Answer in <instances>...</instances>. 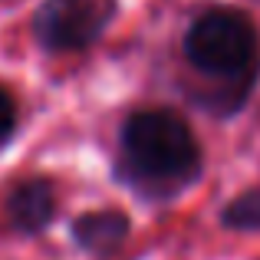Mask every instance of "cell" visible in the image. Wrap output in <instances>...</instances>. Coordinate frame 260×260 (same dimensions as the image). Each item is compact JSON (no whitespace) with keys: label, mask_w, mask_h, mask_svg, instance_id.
Listing matches in <instances>:
<instances>
[{"label":"cell","mask_w":260,"mask_h":260,"mask_svg":"<svg viewBox=\"0 0 260 260\" xmlns=\"http://www.w3.org/2000/svg\"><path fill=\"white\" fill-rule=\"evenodd\" d=\"M201 172V148L172 109H142L122 125L119 178L145 198H172Z\"/></svg>","instance_id":"cell-1"},{"label":"cell","mask_w":260,"mask_h":260,"mask_svg":"<svg viewBox=\"0 0 260 260\" xmlns=\"http://www.w3.org/2000/svg\"><path fill=\"white\" fill-rule=\"evenodd\" d=\"M260 50L257 26L247 13L217 7L208 10L184 33V56L198 73L214 79H241L254 73Z\"/></svg>","instance_id":"cell-2"},{"label":"cell","mask_w":260,"mask_h":260,"mask_svg":"<svg viewBox=\"0 0 260 260\" xmlns=\"http://www.w3.org/2000/svg\"><path fill=\"white\" fill-rule=\"evenodd\" d=\"M115 17V0H43L33 17V37L53 53L95 43Z\"/></svg>","instance_id":"cell-3"},{"label":"cell","mask_w":260,"mask_h":260,"mask_svg":"<svg viewBox=\"0 0 260 260\" xmlns=\"http://www.w3.org/2000/svg\"><path fill=\"white\" fill-rule=\"evenodd\" d=\"M7 224L20 234H40L56 214V191L46 178H26L4 201Z\"/></svg>","instance_id":"cell-4"},{"label":"cell","mask_w":260,"mask_h":260,"mask_svg":"<svg viewBox=\"0 0 260 260\" xmlns=\"http://www.w3.org/2000/svg\"><path fill=\"white\" fill-rule=\"evenodd\" d=\"M128 237V217L122 211L102 208L73 221V241L95 257H106Z\"/></svg>","instance_id":"cell-5"},{"label":"cell","mask_w":260,"mask_h":260,"mask_svg":"<svg viewBox=\"0 0 260 260\" xmlns=\"http://www.w3.org/2000/svg\"><path fill=\"white\" fill-rule=\"evenodd\" d=\"M224 224L234 231H260V188L244 191L224 208Z\"/></svg>","instance_id":"cell-6"},{"label":"cell","mask_w":260,"mask_h":260,"mask_svg":"<svg viewBox=\"0 0 260 260\" xmlns=\"http://www.w3.org/2000/svg\"><path fill=\"white\" fill-rule=\"evenodd\" d=\"M13 125H17V106H13L10 92L0 89V145H7L13 135Z\"/></svg>","instance_id":"cell-7"}]
</instances>
